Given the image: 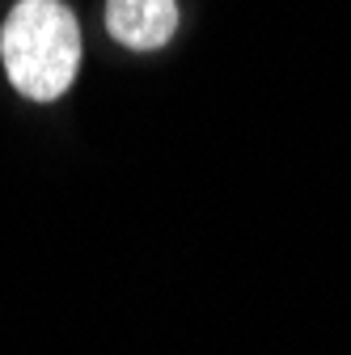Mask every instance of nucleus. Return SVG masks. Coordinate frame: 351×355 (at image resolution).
I'll list each match as a JSON object with an SVG mask.
<instances>
[{
    "label": "nucleus",
    "instance_id": "f257e3e1",
    "mask_svg": "<svg viewBox=\"0 0 351 355\" xmlns=\"http://www.w3.org/2000/svg\"><path fill=\"white\" fill-rule=\"evenodd\" d=\"M0 60L17 94L55 102L80 68V30L60 0H17L0 30Z\"/></svg>",
    "mask_w": 351,
    "mask_h": 355
},
{
    "label": "nucleus",
    "instance_id": "f03ea898",
    "mask_svg": "<svg viewBox=\"0 0 351 355\" xmlns=\"http://www.w3.org/2000/svg\"><path fill=\"white\" fill-rule=\"evenodd\" d=\"M106 30L131 51H157L178 30L173 0H106Z\"/></svg>",
    "mask_w": 351,
    "mask_h": 355
}]
</instances>
